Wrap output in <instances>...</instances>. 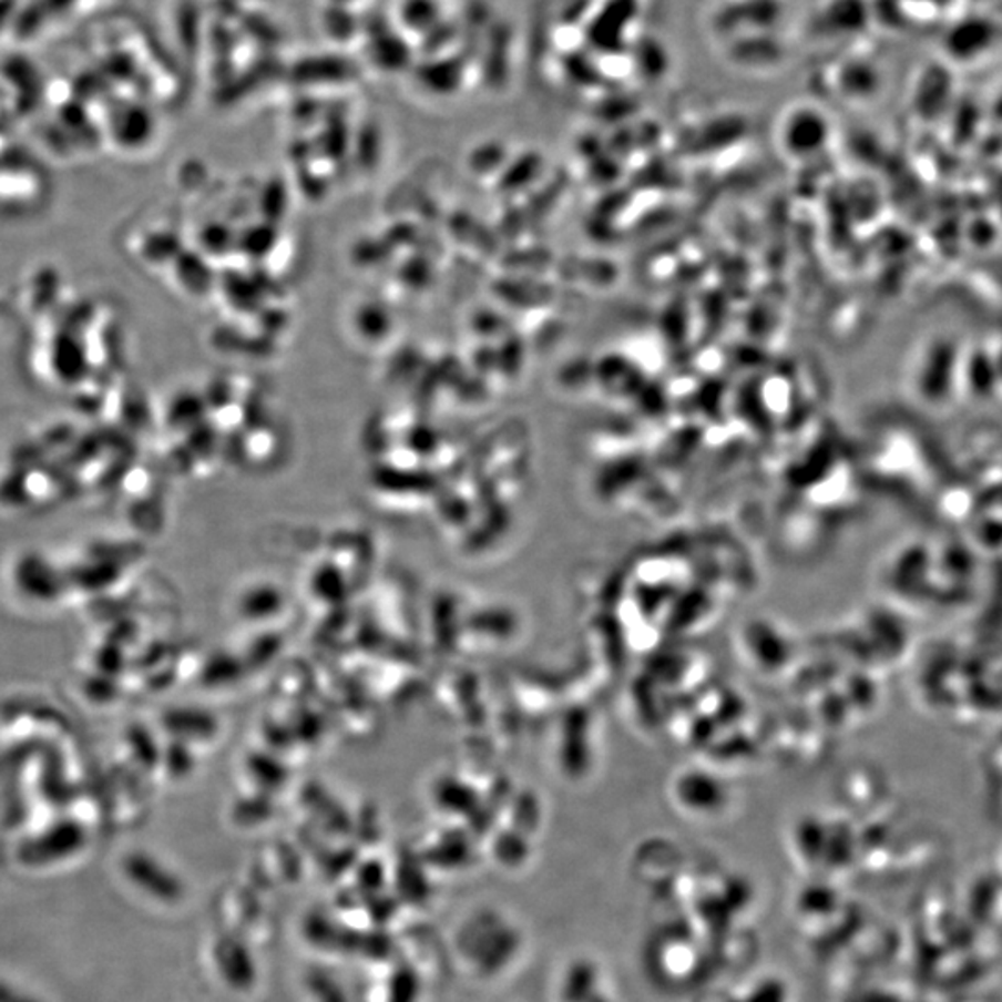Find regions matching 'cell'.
<instances>
[{"mask_svg": "<svg viewBox=\"0 0 1002 1002\" xmlns=\"http://www.w3.org/2000/svg\"><path fill=\"white\" fill-rule=\"evenodd\" d=\"M125 872L132 886H136L145 894H151L153 899L175 902L183 894V883L151 858L132 856L125 863Z\"/></svg>", "mask_w": 1002, "mask_h": 1002, "instance_id": "cell-1", "label": "cell"}, {"mask_svg": "<svg viewBox=\"0 0 1002 1002\" xmlns=\"http://www.w3.org/2000/svg\"><path fill=\"white\" fill-rule=\"evenodd\" d=\"M217 968L227 977L234 985L250 984L255 977V965L250 962L249 954L244 947L234 941H222L216 951Z\"/></svg>", "mask_w": 1002, "mask_h": 1002, "instance_id": "cell-2", "label": "cell"}, {"mask_svg": "<svg viewBox=\"0 0 1002 1002\" xmlns=\"http://www.w3.org/2000/svg\"><path fill=\"white\" fill-rule=\"evenodd\" d=\"M416 980L415 974L410 971H399L393 977L392 990H390V1002H412L416 999Z\"/></svg>", "mask_w": 1002, "mask_h": 1002, "instance_id": "cell-3", "label": "cell"}, {"mask_svg": "<svg viewBox=\"0 0 1002 1002\" xmlns=\"http://www.w3.org/2000/svg\"><path fill=\"white\" fill-rule=\"evenodd\" d=\"M0 1002H41L34 995L21 990L19 985L10 984L7 980H0Z\"/></svg>", "mask_w": 1002, "mask_h": 1002, "instance_id": "cell-4", "label": "cell"}]
</instances>
